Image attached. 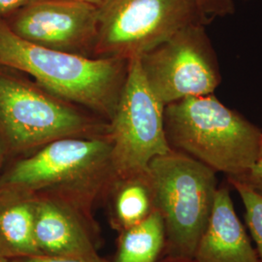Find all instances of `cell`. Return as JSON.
<instances>
[{
  "instance_id": "cell-1",
  "label": "cell",
  "mask_w": 262,
  "mask_h": 262,
  "mask_svg": "<svg viewBox=\"0 0 262 262\" xmlns=\"http://www.w3.org/2000/svg\"><path fill=\"white\" fill-rule=\"evenodd\" d=\"M115 179L109 136H71L16 162L0 180V189L55 197L91 221L94 201Z\"/></svg>"
},
{
  "instance_id": "cell-19",
  "label": "cell",
  "mask_w": 262,
  "mask_h": 262,
  "mask_svg": "<svg viewBox=\"0 0 262 262\" xmlns=\"http://www.w3.org/2000/svg\"><path fill=\"white\" fill-rule=\"evenodd\" d=\"M32 0H0V17L7 18Z\"/></svg>"
},
{
  "instance_id": "cell-24",
  "label": "cell",
  "mask_w": 262,
  "mask_h": 262,
  "mask_svg": "<svg viewBox=\"0 0 262 262\" xmlns=\"http://www.w3.org/2000/svg\"><path fill=\"white\" fill-rule=\"evenodd\" d=\"M259 159H262V138L261 143H260V150H259Z\"/></svg>"
},
{
  "instance_id": "cell-20",
  "label": "cell",
  "mask_w": 262,
  "mask_h": 262,
  "mask_svg": "<svg viewBox=\"0 0 262 262\" xmlns=\"http://www.w3.org/2000/svg\"><path fill=\"white\" fill-rule=\"evenodd\" d=\"M7 150H8V148L6 146V143H5V141L3 139L2 135L0 134V168H1L3 159H4V157H5V152H6Z\"/></svg>"
},
{
  "instance_id": "cell-11",
  "label": "cell",
  "mask_w": 262,
  "mask_h": 262,
  "mask_svg": "<svg viewBox=\"0 0 262 262\" xmlns=\"http://www.w3.org/2000/svg\"><path fill=\"white\" fill-rule=\"evenodd\" d=\"M193 259L196 262H260L236 214L229 184L221 185Z\"/></svg>"
},
{
  "instance_id": "cell-13",
  "label": "cell",
  "mask_w": 262,
  "mask_h": 262,
  "mask_svg": "<svg viewBox=\"0 0 262 262\" xmlns=\"http://www.w3.org/2000/svg\"><path fill=\"white\" fill-rule=\"evenodd\" d=\"M164 249V223L155 209L144 221L121 231L115 262H158Z\"/></svg>"
},
{
  "instance_id": "cell-6",
  "label": "cell",
  "mask_w": 262,
  "mask_h": 262,
  "mask_svg": "<svg viewBox=\"0 0 262 262\" xmlns=\"http://www.w3.org/2000/svg\"><path fill=\"white\" fill-rule=\"evenodd\" d=\"M164 110L165 105L146 81L140 57L128 60L108 135L117 179L148 172L152 159L172 150L166 137Z\"/></svg>"
},
{
  "instance_id": "cell-22",
  "label": "cell",
  "mask_w": 262,
  "mask_h": 262,
  "mask_svg": "<svg viewBox=\"0 0 262 262\" xmlns=\"http://www.w3.org/2000/svg\"><path fill=\"white\" fill-rule=\"evenodd\" d=\"M159 262V261H158ZM159 262H196L194 259H178V258H170L167 257L165 260Z\"/></svg>"
},
{
  "instance_id": "cell-5",
  "label": "cell",
  "mask_w": 262,
  "mask_h": 262,
  "mask_svg": "<svg viewBox=\"0 0 262 262\" xmlns=\"http://www.w3.org/2000/svg\"><path fill=\"white\" fill-rule=\"evenodd\" d=\"M210 21L195 0H104L98 6L94 54L128 61L183 28Z\"/></svg>"
},
{
  "instance_id": "cell-10",
  "label": "cell",
  "mask_w": 262,
  "mask_h": 262,
  "mask_svg": "<svg viewBox=\"0 0 262 262\" xmlns=\"http://www.w3.org/2000/svg\"><path fill=\"white\" fill-rule=\"evenodd\" d=\"M34 238L41 254L97 255L90 221L76 208L55 197L34 195Z\"/></svg>"
},
{
  "instance_id": "cell-7",
  "label": "cell",
  "mask_w": 262,
  "mask_h": 262,
  "mask_svg": "<svg viewBox=\"0 0 262 262\" xmlns=\"http://www.w3.org/2000/svg\"><path fill=\"white\" fill-rule=\"evenodd\" d=\"M92 130L91 120L71 102L0 70V134L8 150H30Z\"/></svg>"
},
{
  "instance_id": "cell-18",
  "label": "cell",
  "mask_w": 262,
  "mask_h": 262,
  "mask_svg": "<svg viewBox=\"0 0 262 262\" xmlns=\"http://www.w3.org/2000/svg\"><path fill=\"white\" fill-rule=\"evenodd\" d=\"M231 178L242 182L262 195V159H257L251 168L240 176Z\"/></svg>"
},
{
  "instance_id": "cell-2",
  "label": "cell",
  "mask_w": 262,
  "mask_h": 262,
  "mask_svg": "<svg viewBox=\"0 0 262 262\" xmlns=\"http://www.w3.org/2000/svg\"><path fill=\"white\" fill-rule=\"evenodd\" d=\"M0 66L25 72L57 97L112 118L127 61L39 46L18 36L0 17Z\"/></svg>"
},
{
  "instance_id": "cell-17",
  "label": "cell",
  "mask_w": 262,
  "mask_h": 262,
  "mask_svg": "<svg viewBox=\"0 0 262 262\" xmlns=\"http://www.w3.org/2000/svg\"><path fill=\"white\" fill-rule=\"evenodd\" d=\"M10 262H107L98 254L93 256H53V255H31L10 259Z\"/></svg>"
},
{
  "instance_id": "cell-4",
  "label": "cell",
  "mask_w": 262,
  "mask_h": 262,
  "mask_svg": "<svg viewBox=\"0 0 262 262\" xmlns=\"http://www.w3.org/2000/svg\"><path fill=\"white\" fill-rule=\"evenodd\" d=\"M148 172L155 207L165 227L164 253L170 258L193 259L214 206L216 172L175 150L152 159Z\"/></svg>"
},
{
  "instance_id": "cell-15",
  "label": "cell",
  "mask_w": 262,
  "mask_h": 262,
  "mask_svg": "<svg viewBox=\"0 0 262 262\" xmlns=\"http://www.w3.org/2000/svg\"><path fill=\"white\" fill-rule=\"evenodd\" d=\"M227 183L234 187L242 199L246 222L256 245L259 260L262 262V195L236 179L227 177Z\"/></svg>"
},
{
  "instance_id": "cell-23",
  "label": "cell",
  "mask_w": 262,
  "mask_h": 262,
  "mask_svg": "<svg viewBox=\"0 0 262 262\" xmlns=\"http://www.w3.org/2000/svg\"><path fill=\"white\" fill-rule=\"evenodd\" d=\"M0 262H10V259L5 258V257H3V256L0 255Z\"/></svg>"
},
{
  "instance_id": "cell-8",
  "label": "cell",
  "mask_w": 262,
  "mask_h": 262,
  "mask_svg": "<svg viewBox=\"0 0 262 262\" xmlns=\"http://www.w3.org/2000/svg\"><path fill=\"white\" fill-rule=\"evenodd\" d=\"M205 25H191L140 57L151 92L165 106L191 96L213 94L222 82Z\"/></svg>"
},
{
  "instance_id": "cell-3",
  "label": "cell",
  "mask_w": 262,
  "mask_h": 262,
  "mask_svg": "<svg viewBox=\"0 0 262 262\" xmlns=\"http://www.w3.org/2000/svg\"><path fill=\"white\" fill-rule=\"evenodd\" d=\"M164 122L172 150L182 151L226 177L240 176L259 159V127L213 94L166 105Z\"/></svg>"
},
{
  "instance_id": "cell-21",
  "label": "cell",
  "mask_w": 262,
  "mask_h": 262,
  "mask_svg": "<svg viewBox=\"0 0 262 262\" xmlns=\"http://www.w3.org/2000/svg\"><path fill=\"white\" fill-rule=\"evenodd\" d=\"M68 1H74V2H81V3H86V4H92L94 6H100L102 4L104 0H68Z\"/></svg>"
},
{
  "instance_id": "cell-14",
  "label": "cell",
  "mask_w": 262,
  "mask_h": 262,
  "mask_svg": "<svg viewBox=\"0 0 262 262\" xmlns=\"http://www.w3.org/2000/svg\"><path fill=\"white\" fill-rule=\"evenodd\" d=\"M117 180L113 221L122 231L144 221L156 207L149 172Z\"/></svg>"
},
{
  "instance_id": "cell-12",
  "label": "cell",
  "mask_w": 262,
  "mask_h": 262,
  "mask_svg": "<svg viewBox=\"0 0 262 262\" xmlns=\"http://www.w3.org/2000/svg\"><path fill=\"white\" fill-rule=\"evenodd\" d=\"M32 194L0 189V255L15 259L39 255L34 238Z\"/></svg>"
},
{
  "instance_id": "cell-16",
  "label": "cell",
  "mask_w": 262,
  "mask_h": 262,
  "mask_svg": "<svg viewBox=\"0 0 262 262\" xmlns=\"http://www.w3.org/2000/svg\"><path fill=\"white\" fill-rule=\"evenodd\" d=\"M197 6L208 19L223 18L235 12L233 0H195Z\"/></svg>"
},
{
  "instance_id": "cell-9",
  "label": "cell",
  "mask_w": 262,
  "mask_h": 262,
  "mask_svg": "<svg viewBox=\"0 0 262 262\" xmlns=\"http://www.w3.org/2000/svg\"><path fill=\"white\" fill-rule=\"evenodd\" d=\"M5 20L30 43L82 55L90 46L94 49L98 7L68 0H32Z\"/></svg>"
}]
</instances>
